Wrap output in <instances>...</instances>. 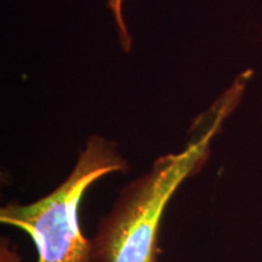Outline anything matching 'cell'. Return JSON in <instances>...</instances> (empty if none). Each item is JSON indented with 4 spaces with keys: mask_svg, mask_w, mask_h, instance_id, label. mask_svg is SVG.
Segmentation results:
<instances>
[{
    "mask_svg": "<svg viewBox=\"0 0 262 262\" xmlns=\"http://www.w3.org/2000/svg\"><path fill=\"white\" fill-rule=\"evenodd\" d=\"M124 2L125 0H107V8L112 15L114 26H116L120 49L124 52H130L133 49V35L124 16Z\"/></svg>",
    "mask_w": 262,
    "mask_h": 262,
    "instance_id": "obj_3",
    "label": "cell"
},
{
    "mask_svg": "<svg viewBox=\"0 0 262 262\" xmlns=\"http://www.w3.org/2000/svg\"><path fill=\"white\" fill-rule=\"evenodd\" d=\"M0 262H22L17 245L8 237L0 238Z\"/></svg>",
    "mask_w": 262,
    "mask_h": 262,
    "instance_id": "obj_4",
    "label": "cell"
},
{
    "mask_svg": "<svg viewBox=\"0 0 262 262\" xmlns=\"http://www.w3.org/2000/svg\"><path fill=\"white\" fill-rule=\"evenodd\" d=\"M244 89L239 78L210 110L196 118L181 150L160 156L145 173L120 189L91 239L89 262H159L164 214L178 189L203 169L214 137Z\"/></svg>",
    "mask_w": 262,
    "mask_h": 262,
    "instance_id": "obj_1",
    "label": "cell"
},
{
    "mask_svg": "<svg viewBox=\"0 0 262 262\" xmlns=\"http://www.w3.org/2000/svg\"><path fill=\"white\" fill-rule=\"evenodd\" d=\"M129 163L116 142L91 135L68 176L37 201H12L0 208V222L27 233L37 249V262H89L91 239L79 221L85 193L100 179L126 172Z\"/></svg>",
    "mask_w": 262,
    "mask_h": 262,
    "instance_id": "obj_2",
    "label": "cell"
}]
</instances>
